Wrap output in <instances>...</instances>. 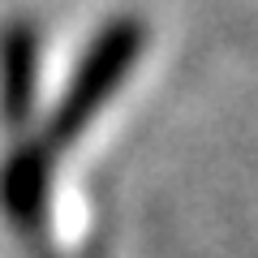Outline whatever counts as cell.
<instances>
[{"label": "cell", "instance_id": "1", "mask_svg": "<svg viewBox=\"0 0 258 258\" xmlns=\"http://www.w3.org/2000/svg\"><path fill=\"white\" fill-rule=\"evenodd\" d=\"M142 47H147V26H142L138 18H129V13L108 18L95 30V39L86 43V52L78 56L74 78L64 82L56 108L47 112L39 138L52 151L74 147L86 134V125L99 116V108L125 86V78H129V69L138 64Z\"/></svg>", "mask_w": 258, "mask_h": 258}, {"label": "cell", "instance_id": "2", "mask_svg": "<svg viewBox=\"0 0 258 258\" xmlns=\"http://www.w3.org/2000/svg\"><path fill=\"white\" fill-rule=\"evenodd\" d=\"M56 151L43 138H18L0 159V211L18 232H39L47 220Z\"/></svg>", "mask_w": 258, "mask_h": 258}, {"label": "cell", "instance_id": "3", "mask_svg": "<svg viewBox=\"0 0 258 258\" xmlns=\"http://www.w3.org/2000/svg\"><path fill=\"white\" fill-rule=\"evenodd\" d=\"M39 99V26L9 18L0 26V125L22 134L35 120Z\"/></svg>", "mask_w": 258, "mask_h": 258}]
</instances>
